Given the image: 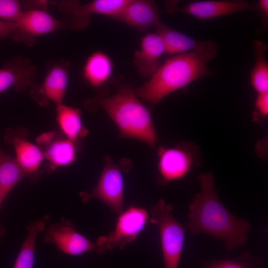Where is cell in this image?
I'll list each match as a JSON object with an SVG mask.
<instances>
[{"mask_svg":"<svg viewBox=\"0 0 268 268\" xmlns=\"http://www.w3.org/2000/svg\"><path fill=\"white\" fill-rule=\"evenodd\" d=\"M201 190L189 206L188 227L192 234H205L222 241L232 250L248 241L250 224L232 214L221 203L214 189L210 173L198 177Z\"/></svg>","mask_w":268,"mask_h":268,"instance_id":"1","label":"cell"},{"mask_svg":"<svg viewBox=\"0 0 268 268\" xmlns=\"http://www.w3.org/2000/svg\"><path fill=\"white\" fill-rule=\"evenodd\" d=\"M216 53L194 51L173 57L161 66L150 79L134 90L138 98L152 106L166 96L210 73L206 63Z\"/></svg>","mask_w":268,"mask_h":268,"instance_id":"2","label":"cell"},{"mask_svg":"<svg viewBox=\"0 0 268 268\" xmlns=\"http://www.w3.org/2000/svg\"><path fill=\"white\" fill-rule=\"evenodd\" d=\"M91 102L101 107L115 123L120 137L155 146L157 136L151 113L130 86L122 85L114 95L97 97Z\"/></svg>","mask_w":268,"mask_h":268,"instance_id":"3","label":"cell"},{"mask_svg":"<svg viewBox=\"0 0 268 268\" xmlns=\"http://www.w3.org/2000/svg\"><path fill=\"white\" fill-rule=\"evenodd\" d=\"M173 206L160 199L151 208L149 221L158 226L164 268H178L184 229L172 214Z\"/></svg>","mask_w":268,"mask_h":268,"instance_id":"4","label":"cell"},{"mask_svg":"<svg viewBox=\"0 0 268 268\" xmlns=\"http://www.w3.org/2000/svg\"><path fill=\"white\" fill-rule=\"evenodd\" d=\"M148 218V213L144 208L130 206L119 214L114 230L108 235L97 239L95 251L98 254H103L116 248L123 250L136 239Z\"/></svg>","mask_w":268,"mask_h":268,"instance_id":"5","label":"cell"},{"mask_svg":"<svg viewBox=\"0 0 268 268\" xmlns=\"http://www.w3.org/2000/svg\"><path fill=\"white\" fill-rule=\"evenodd\" d=\"M157 153V182L165 185L188 174L196 161L197 149L191 143L182 142L173 147H160Z\"/></svg>","mask_w":268,"mask_h":268,"instance_id":"6","label":"cell"},{"mask_svg":"<svg viewBox=\"0 0 268 268\" xmlns=\"http://www.w3.org/2000/svg\"><path fill=\"white\" fill-rule=\"evenodd\" d=\"M104 162L95 188L90 195H82V198L84 201L97 198L106 204L113 212L119 215L123 211L124 180L122 168L114 163L108 155L104 157Z\"/></svg>","mask_w":268,"mask_h":268,"instance_id":"7","label":"cell"},{"mask_svg":"<svg viewBox=\"0 0 268 268\" xmlns=\"http://www.w3.org/2000/svg\"><path fill=\"white\" fill-rule=\"evenodd\" d=\"M12 37L13 40L29 46H32L38 37L65 29L66 24L50 14L47 10H24L15 23Z\"/></svg>","mask_w":268,"mask_h":268,"instance_id":"8","label":"cell"},{"mask_svg":"<svg viewBox=\"0 0 268 268\" xmlns=\"http://www.w3.org/2000/svg\"><path fill=\"white\" fill-rule=\"evenodd\" d=\"M129 0H95L80 5L76 1H62L59 9L68 17L73 30L85 28L89 24L91 16L100 14L113 18Z\"/></svg>","mask_w":268,"mask_h":268,"instance_id":"9","label":"cell"},{"mask_svg":"<svg viewBox=\"0 0 268 268\" xmlns=\"http://www.w3.org/2000/svg\"><path fill=\"white\" fill-rule=\"evenodd\" d=\"M69 76L68 64L63 60L49 66L42 83L30 88L32 98L41 106L49 102L56 106L63 104L67 89Z\"/></svg>","mask_w":268,"mask_h":268,"instance_id":"10","label":"cell"},{"mask_svg":"<svg viewBox=\"0 0 268 268\" xmlns=\"http://www.w3.org/2000/svg\"><path fill=\"white\" fill-rule=\"evenodd\" d=\"M43 241L46 243H53L63 253L73 256L95 250L97 246L77 232L71 221L64 218L47 229Z\"/></svg>","mask_w":268,"mask_h":268,"instance_id":"11","label":"cell"},{"mask_svg":"<svg viewBox=\"0 0 268 268\" xmlns=\"http://www.w3.org/2000/svg\"><path fill=\"white\" fill-rule=\"evenodd\" d=\"M37 142L42 146L44 158L52 170L69 165L76 159L77 145L55 132L42 134L37 137Z\"/></svg>","mask_w":268,"mask_h":268,"instance_id":"12","label":"cell"},{"mask_svg":"<svg viewBox=\"0 0 268 268\" xmlns=\"http://www.w3.org/2000/svg\"><path fill=\"white\" fill-rule=\"evenodd\" d=\"M257 5L246 1L201 0L191 1L178 11L201 20L245 10H257Z\"/></svg>","mask_w":268,"mask_h":268,"instance_id":"13","label":"cell"},{"mask_svg":"<svg viewBox=\"0 0 268 268\" xmlns=\"http://www.w3.org/2000/svg\"><path fill=\"white\" fill-rule=\"evenodd\" d=\"M36 67L29 59L15 58L0 69V93L10 88L21 92L35 84Z\"/></svg>","mask_w":268,"mask_h":268,"instance_id":"14","label":"cell"},{"mask_svg":"<svg viewBox=\"0 0 268 268\" xmlns=\"http://www.w3.org/2000/svg\"><path fill=\"white\" fill-rule=\"evenodd\" d=\"M161 37L165 53L178 55L198 51L216 52L217 46L212 41H200L178 32L164 24L160 20L155 26Z\"/></svg>","mask_w":268,"mask_h":268,"instance_id":"15","label":"cell"},{"mask_svg":"<svg viewBox=\"0 0 268 268\" xmlns=\"http://www.w3.org/2000/svg\"><path fill=\"white\" fill-rule=\"evenodd\" d=\"M113 18L142 30L156 26L160 21L157 5L147 0H129Z\"/></svg>","mask_w":268,"mask_h":268,"instance_id":"16","label":"cell"},{"mask_svg":"<svg viewBox=\"0 0 268 268\" xmlns=\"http://www.w3.org/2000/svg\"><path fill=\"white\" fill-rule=\"evenodd\" d=\"M165 53L163 42L156 32L142 37L134 60L139 73L145 77L152 76L161 66L159 59Z\"/></svg>","mask_w":268,"mask_h":268,"instance_id":"17","label":"cell"},{"mask_svg":"<svg viewBox=\"0 0 268 268\" xmlns=\"http://www.w3.org/2000/svg\"><path fill=\"white\" fill-rule=\"evenodd\" d=\"M5 138L14 147L15 159L27 176L36 173L45 158L41 148L13 132L7 133Z\"/></svg>","mask_w":268,"mask_h":268,"instance_id":"18","label":"cell"},{"mask_svg":"<svg viewBox=\"0 0 268 268\" xmlns=\"http://www.w3.org/2000/svg\"><path fill=\"white\" fill-rule=\"evenodd\" d=\"M57 121L62 134L78 145V142L88 134L83 126L80 109L63 104L56 106Z\"/></svg>","mask_w":268,"mask_h":268,"instance_id":"19","label":"cell"},{"mask_svg":"<svg viewBox=\"0 0 268 268\" xmlns=\"http://www.w3.org/2000/svg\"><path fill=\"white\" fill-rule=\"evenodd\" d=\"M113 67L110 57L103 52L97 51L86 59L83 68V76L90 85L97 87L110 77Z\"/></svg>","mask_w":268,"mask_h":268,"instance_id":"20","label":"cell"},{"mask_svg":"<svg viewBox=\"0 0 268 268\" xmlns=\"http://www.w3.org/2000/svg\"><path fill=\"white\" fill-rule=\"evenodd\" d=\"M28 177L14 158L0 148V196L1 203L13 187Z\"/></svg>","mask_w":268,"mask_h":268,"instance_id":"21","label":"cell"},{"mask_svg":"<svg viewBox=\"0 0 268 268\" xmlns=\"http://www.w3.org/2000/svg\"><path fill=\"white\" fill-rule=\"evenodd\" d=\"M47 218L38 219L27 227V237L15 261L13 268H33L36 240L39 233L45 229Z\"/></svg>","mask_w":268,"mask_h":268,"instance_id":"22","label":"cell"},{"mask_svg":"<svg viewBox=\"0 0 268 268\" xmlns=\"http://www.w3.org/2000/svg\"><path fill=\"white\" fill-rule=\"evenodd\" d=\"M256 62L250 75V82L258 93L268 92V64L266 59L267 45L263 41L254 42Z\"/></svg>","mask_w":268,"mask_h":268,"instance_id":"23","label":"cell"},{"mask_svg":"<svg viewBox=\"0 0 268 268\" xmlns=\"http://www.w3.org/2000/svg\"><path fill=\"white\" fill-rule=\"evenodd\" d=\"M22 2L17 0H0V19L16 23L21 16Z\"/></svg>","mask_w":268,"mask_h":268,"instance_id":"24","label":"cell"},{"mask_svg":"<svg viewBox=\"0 0 268 268\" xmlns=\"http://www.w3.org/2000/svg\"><path fill=\"white\" fill-rule=\"evenodd\" d=\"M250 255L245 254L238 259L215 261L206 264V268H253L250 262L252 259Z\"/></svg>","mask_w":268,"mask_h":268,"instance_id":"25","label":"cell"},{"mask_svg":"<svg viewBox=\"0 0 268 268\" xmlns=\"http://www.w3.org/2000/svg\"><path fill=\"white\" fill-rule=\"evenodd\" d=\"M255 116L266 117L268 115V92L258 93L255 102Z\"/></svg>","mask_w":268,"mask_h":268,"instance_id":"26","label":"cell"},{"mask_svg":"<svg viewBox=\"0 0 268 268\" xmlns=\"http://www.w3.org/2000/svg\"><path fill=\"white\" fill-rule=\"evenodd\" d=\"M16 28L15 23L0 19V40L11 37Z\"/></svg>","mask_w":268,"mask_h":268,"instance_id":"27","label":"cell"},{"mask_svg":"<svg viewBox=\"0 0 268 268\" xmlns=\"http://www.w3.org/2000/svg\"><path fill=\"white\" fill-rule=\"evenodd\" d=\"M257 5L258 10L260 11L262 17L266 21V18L268 19V0H260L259 1L258 4Z\"/></svg>","mask_w":268,"mask_h":268,"instance_id":"28","label":"cell"},{"mask_svg":"<svg viewBox=\"0 0 268 268\" xmlns=\"http://www.w3.org/2000/svg\"><path fill=\"white\" fill-rule=\"evenodd\" d=\"M2 203L0 200V207ZM5 232V230L4 227L0 223V241L2 237L4 235Z\"/></svg>","mask_w":268,"mask_h":268,"instance_id":"29","label":"cell"}]
</instances>
